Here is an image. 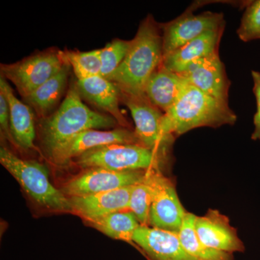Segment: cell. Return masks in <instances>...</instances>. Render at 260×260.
Here are the masks:
<instances>
[{
    "label": "cell",
    "instance_id": "obj_26",
    "mask_svg": "<svg viewBox=\"0 0 260 260\" xmlns=\"http://www.w3.org/2000/svg\"><path fill=\"white\" fill-rule=\"evenodd\" d=\"M237 34L243 42L260 39V0L251 2L248 5Z\"/></svg>",
    "mask_w": 260,
    "mask_h": 260
},
{
    "label": "cell",
    "instance_id": "obj_1",
    "mask_svg": "<svg viewBox=\"0 0 260 260\" xmlns=\"http://www.w3.org/2000/svg\"><path fill=\"white\" fill-rule=\"evenodd\" d=\"M164 59L160 24L148 15L141 22L124 61L107 80L124 93L143 95L147 82Z\"/></svg>",
    "mask_w": 260,
    "mask_h": 260
},
{
    "label": "cell",
    "instance_id": "obj_25",
    "mask_svg": "<svg viewBox=\"0 0 260 260\" xmlns=\"http://www.w3.org/2000/svg\"><path fill=\"white\" fill-rule=\"evenodd\" d=\"M131 45V40L114 39L100 49L102 61L101 76L108 78L120 66L127 54Z\"/></svg>",
    "mask_w": 260,
    "mask_h": 260
},
{
    "label": "cell",
    "instance_id": "obj_19",
    "mask_svg": "<svg viewBox=\"0 0 260 260\" xmlns=\"http://www.w3.org/2000/svg\"><path fill=\"white\" fill-rule=\"evenodd\" d=\"M187 80L161 64L150 77L144 93L155 107L166 113L174 105Z\"/></svg>",
    "mask_w": 260,
    "mask_h": 260
},
{
    "label": "cell",
    "instance_id": "obj_27",
    "mask_svg": "<svg viewBox=\"0 0 260 260\" xmlns=\"http://www.w3.org/2000/svg\"><path fill=\"white\" fill-rule=\"evenodd\" d=\"M0 128L2 136L3 135V137L15 145L10 129L9 105L4 94L2 92H0Z\"/></svg>",
    "mask_w": 260,
    "mask_h": 260
},
{
    "label": "cell",
    "instance_id": "obj_14",
    "mask_svg": "<svg viewBox=\"0 0 260 260\" xmlns=\"http://www.w3.org/2000/svg\"><path fill=\"white\" fill-rule=\"evenodd\" d=\"M133 242L150 260H198L183 247L177 233L140 225L133 235Z\"/></svg>",
    "mask_w": 260,
    "mask_h": 260
},
{
    "label": "cell",
    "instance_id": "obj_5",
    "mask_svg": "<svg viewBox=\"0 0 260 260\" xmlns=\"http://www.w3.org/2000/svg\"><path fill=\"white\" fill-rule=\"evenodd\" d=\"M82 169L101 168L115 172L160 170L167 159L138 144H113L92 149L73 159Z\"/></svg>",
    "mask_w": 260,
    "mask_h": 260
},
{
    "label": "cell",
    "instance_id": "obj_2",
    "mask_svg": "<svg viewBox=\"0 0 260 260\" xmlns=\"http://www.w3.org/2000/svg\"><path fill=\"white\" fill-rule=\"evenodd\" d=\"M117 121L107 114L92 110L83 102L76 80H71L66 96L57 109L40 120L39 135L46 154H49L59 145L88 129L115 127Z\"/></svg>",
    "mask_w": 260,
    "mask_h": 260
},
{
    "label": "cell",
    "instance_id": "obj_6",
    "mask_svg": "<svg viewBox=\"0 0 260 260\" xmlns=\"http://www.w3.org/2000/svg\"><path fill=\"white\" fill-rule=\"evenodd\" d=\"M63 51L51 48L12 64H1V76L14 84L19 94L28 96L59 73L66 64Z\"/></svg>",
    "mask_w": 260,
    "mask_h": 260
},
{
    "label": "cell",
    "instance_id": "obj_24",
    "mask_svg": "<svg viewBox=\"0 0 260 260\" xmlns=\"http://www.w3.org/2000/svg\"><path fill=\"white\" fill-rule=\"evenodd\" d=\"M153 196V189L146 174L144 180L133 186L129 203V211L134 214L141 225L148 226Z\"/></svg>",
    "mask_w": 260,
    "mask_h": 260
},
{
    "label": "cell",
    "instance_id": "obj_20",
    "mask_svg": "<svg viewBox=\"0 0 260 260\" xmlns=\"http://www.w3.org/2000/svg\"><path fill=\"white\" fill-rule=\"evenodd\" d=\"M71 67L68 62L60 71L41 85L23 101L31 108L40 119L51 115L59 104L68 86Z\"/></svg>",
    "mask_w": 260,
    "mask_h": 260
},
{
    "label": "cell",
    "instance_id": "obj_18",
    "mask_svg": "<svg viewBox=\"0 0 260 260\" xmlns=\"http://www.w3.org/2000/svg\"><path fill=\"white\" fill-rule=\"evenodd\" d=\"M223 32V29L205 32L164 56L162 64L168 70L181 74L195 61L218 52L219 43Z\"/></svg>",
    "mask_w": 260,
    "mask_h": 260
},
{
    "label": "cell",
    "instance_id": "obj_8",
    "mask_svg": "<svg viewBox=\"0 0 260 260\" xmlns=\"http://www.w3.org/2000/svg\"><path fill=\"white\" fill-rule=\"evenodd\" d=\"M147 178L153 193L149 225L178 234L187 212L181 204L175 186L160 170H148Z\"/></svg>",
    "mask_w": 260,
    "mask_h": 260
},
{
    "label": "cell",
    "instance_id": "obj_11",
    "mask_svg": "<svg viewBox=\"0 0 260 260\" xmlns=\"http://www.w3.org/2000/svg\"><path fill=\"white\" fill-rule=\"evenodd\" d=\"M113 144L141 143L135 131L127 128H117L109 131L88 129L56 147L49 154V158L56 165L63 166L92 149Z\"/></svg>",
    "mask_w": 260,
    "mask_h": 260
},
{
    "label": "cell",
    "instance_id": "obj_17",
    "mask_svg": "<svg viewBox=\"0 0 260 260\" xmlns=\"http://www.w3.org/2000/svg\"><path fill=\"white\" fill-rule=\"evenodd\" d=\"M0 92L4 94L9 105L10 129L15 145L24 150L34 148L37 137L34 110L19 100L3 76H0Z\"/></svg>",
    "mask_w": 260,
    "mask_h": 260
},
{
    "label": "cell",
    "instance_id": "obj_12",
    "mask_svg": "<svg viewBox=\"0 0 260 260\" xmlns=\"http://www.w3.org/2000/svg\"><path fill=\"white\" fill-rule=\"evenodd\" d=\"M179 75L205 93L229 103L230 81L218 52L195 61Z\"/></svg>",
    "mask_w": 260,
    "mask_h": 260
},
{
    "label": "cell",
    "instance_id": "obj_21",
    "mask_svg": "<svg viewBox=\"0 0 260 260\" xmlns=\"http://www.w3.org/2000/svg\"><path fill=\"white\" fill-rule=\"evenodd\" d=\"M85 223L108 237L118 240L133 242V237L140 223L129 210L115 212Z\"/></svg>",
    "mask_w": 260,
    "mask_h": 260
},
{
    "label": "cell",
    "instance_id": "obj_13",
    "mask_svg": "<svg viewBox=\"0 0 260 260\" xmlns=\"http://www.w3.org/2000/svg\"><path fill=\"white\" fill-rule=\"evenodd\" d=\"M195 231L203 244L225 252H242L244 245L229 218L218 210L210 209L203 216H196Z\"/></svg>",
    "mask_w": 260,
    "mask_h": 260
},
{
    "label": "cell",
    "instance_id": "obj_4",
    "mask_svg": "<svg viewBox=\"0 0 260 260\" xmlns=\"http://www.w3.org/2000/svg\"><path fill=\"white\" fill-rule=\"evenodd\" d=\"M0 162L38 206L49 212L71 213L69 198L51 184L44 164L19 158L5 147L0 148Z\"/></svg>",
    "mask_w": 260,
    "mask_h": 260
},
{
    "label": "cell",
    "instance_id": "obj_22",
    "mask_svg": "<svg viewBox=\"0 0 260 260\" xmlns=\"http://www.w3.org/2000/svg\"><path fill=\"white\" fill-rule=\"evenodd\" d=\"M196 216L194 214L187 213L178 233L184 249L198 260H234L232 253L212 249L200 241L195 231Z\"/></svg>",
    "mask_w": 260,
    "mask_h": 260
},
{
    "label": "cell",
    "instance_id": "obj_10",
    "mask_svg": "<svg viewBox=\"0 0 260 260\" xmlns=\"http://www.w3.org/2000/svg\"><path fill=\"white\" fill-rule=\"evenodd\" d=\"M193 10L194 8H189L172 21L160 24L164 56L205 32L224 28L223 15L221 13L207 11L194 15Z\"/></svg>",
    "mask_w": 260,
    "mask_h": 260
},
{
    "label": "cell",
    "instance_id": "obj_15",
    "mask_svg": "<svg viewBox=\"0 0 260 260\" xmlns=\"http://www.w3.org/2000/svg\"><path fill=\"white\" fill-rule=\"evenodd\" d=\"M133 186L99 194L68 198L71 213L79 215L84 220H90L115 212L129 210Z\"/></svg>",
    "mask_w": 260,
    "mask_h": 260
},
{
    "label": "cell",
    "instance_id": "obj_23",
    "mask_svg": "<svg viewBox=\"0 0 260 260\" xmlns=\"http://www.w3.org/2000/svg\"><path fill=\"white\" fill-rule=\"evenodd\" d=\"M64 60L70 64L78 80L99 76L102 73L100 49L88 51L64 50Z\"/></svg>",
    "mask_w": 260,
    "mask_h": 260
},
{
    "label": "cell",
    "instance_id": "obj_9",
    "mask_svg": "<svg viewBox=\"0 0 260 260\" xmlns=\"http://www.w3.org/2000/svg\"><path fill=\"white\" fill-rule=\"evenodd\" d=\"M148 171L115 172L101 168L84 169L83 172L66 181L61 190L68 198L115 190L141 182Z\"/></svg>",
    "mask_w": 260,
    "mask_h": 260
},
{
    "label": "cell",
    "instance_id": "obj_28",
    "mask_svg": "<svg viewBox=\"0 0 260 260\" xmlns=\"http://www.w3.org/2000/svg\"><path fill=\"white\" fill-rule=\"evenodd\" d=\"M253 81H254V91L257 104V111L254 116V131L251 135V139L254 140H260V73L259 72H251Z\"/></svg>",
    "mask_w": 260,
    "mask_h": 260
},
{
    "label": "cell",
    "instance_id": "obj_7",
    "mask_svg": "<svg viewBox=\"0 0 260 260\" xmlns=\"http://www.w3.org/2000/svg\"><path fill=\"white\" fill-rule=\"evenodd\" d=\"M120 91V101L129 109L134 120L135 134L142 145L167 159L174 141V135L162 129L164 114L143 95Z\"/></svg>",
    "mask_w": 260,
    "mask_h": 260
},
{
    "label": "cell",
    "instance_id": "obj_3",
    "mask_svg": "<svg viewBox=\"0 0 260 260\" xmlns=\"http://www.w3.org/2000/svg\"><path fill=\"white\" fill-rule=\"evenodd\" d=\"M237 119L229 103L210 96L187 82L164 114L162 129L166 134L179 136L195 128L233 125Z\"/></svg>",
    "mask_w": 260,
    "mask_h": 260
},
{
    "label": "cell",
    "instance_id": "obj_16",
    "mask_svg": "<svg viewBox=\"0 0 260 260\" xmlns=\"http://www.w3.org/2000/svg\"><path fill=\"white\" fill-rule=\"evenodd\" d=\"M76 84L82 99L112 116L122 127H129L127 119L119 108L120 91L115 84L101 75L76 80Z\"/></svg>",
    "mask_w": 260,
    "mask_h": 260
}]
</instances>
